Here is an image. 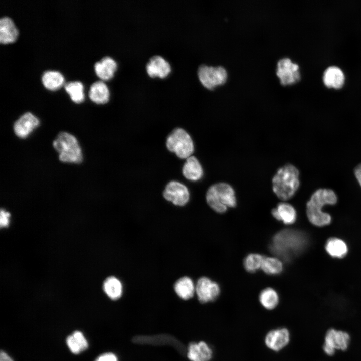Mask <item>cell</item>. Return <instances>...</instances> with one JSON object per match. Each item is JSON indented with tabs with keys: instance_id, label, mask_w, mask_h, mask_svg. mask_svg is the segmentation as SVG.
<instances>
[{
	"instance_id": "obj_25",
	"label": "cell",
	"mask_w": 361,
	"mask_h": 361,
	"mask_svg": "<svg viewBox=\"0 0 361 361\" xmlns=\"http://www.w3.org/2000/svg\"><path fill=\"white\" fill-rule=\"evenodd\" d=\"M103 289L107 296L113 300L119 299L123 292L121 282L114 276L109 277L105 280Z\"/></svg>"
},
{
	"instance_id": "obj_6",
	"label": "cell",
	"mask_w": 361,
	"mask_h": 361,
	"mask_svg": "<svg viewBox=\"0 0 361 361\" xmlns=\"http://www.w3.org/2000/svg\"><path fill=\"white\" fill-rule=\"evenodd\" d=\"M53 146L59 153L60 161L79 163L83 159L81 149L77 139L72 134L60 133L53 141Z\"/></svg>"
},
{
	"instance_id": "obj_31",
	"label": "cell",
	"mask_w": 361,
	"mask_h": 361,
	"mask_svg": "<svg viewBox=\"0 0 361 361\" xmlns=\"http://www.w3.org/2000/svg\"><path fill=\"white\" fill-rule=\"evenodd\" d=\"M264 259V257L260 254H250L244 259V268L249 272H255L261 268Z\"/></svg>"
},
{
	"instance_id": "obj_24",
	"label": "cell",
	"mask_w": 361,
	"mask_h": 361,
	"mask_svg": "<svg viewBox=\"0 0 361 361\" xmlns=\"http://www.w3.org/2000/svg\"><path fill=\"white\" fill-rule=\"evenodd\" d=\"M259 301L264 309L271 311L277 307L279 297L276 290L272 288H267L260 292Z\"/></svg>"
},
{
	"instance_id": "obj_21",
	"label": "cell",
	"mask_w": 361,
	"mask_h": 361,
	"mask_svg": "<svg viewBox=\"0 0 361 361\" xmlns=\"http://www.w3.org/2000/svg\"><path fill=\"white\" fill-rule=\"evenodd\" d=\"M109 96L108 87L103 81H96L91 85L89 90V96L95 103L105 104L108 101Z\"/></svg>"
},
{
	"instance_id": "obj_17",
	"label": "cell",
	"mask_w": 361,
	"mask_h": 361,
	"mask_svg": "<svg viewBox=\"0 0 361 361\" xmlns=\"http://www.w3.org/2000/svg\"><path fill=\"white\" fill-rule=\"evenodd\" d=\"M183 176L187 180L197 182L204 175V170L199 159L194 155L187 158L181 168Z\"/></svg>"
},
{
	"instance_id": "obj_28",
	"label": "cell",
	"mask_w": 361,
	"mask_h": 361,
	"mask_svg": "<svg viewBox=\"0 0 361 361\" xmlns=\"http://www.w3.org/2000/svg\"><path fill=\"white\" fill-rule=\"evenodd\" d=\"M41 78L44 86L50 90L58 89L64 82L63 75L57 71L48 70L45 71Z\"/></svg>"
},
{
	"instance_id": "obj_15",
	"label": "cell",
	"mask_w": 361,
	"mask_h": 361,
	"mask_svg": "<svg viewBox=\"0 0 361 361\" xmlns=\"http://www.w3.org/2000/svg\"><path fill=\"white\" fill-rule=\"evenodd\" d=\"M39 125V119L30 112L23 114L14 123L16 135L22 138L27 137Z\"/></svg>"
},
{
	"instance_id": "obj_16",
	"label": "cell",
	"mask_w": 361,
	"mask_h": 361,
	"mask_svg": "<svg viewBox=\"0 0 361 361\" xmlns=\"http://www.w3.org/2000/svg\"><path fill=\"white\" fill-rule=\"evenodd\" d=\"M146 70L149 76L163 78L168 75L171 67L169 63L162 56L154 55L149 59L146 64Z\"/></svg>"
},
{
	"instance_id": "obj_22",
	"label": "cell",
	"mask_w": 361,
	"mask_h": 361,
	"mask_svg": "<svg viewBox=\"0 0 361 361\" xmlns=\"http://www.w3.org/2000/svg\"><path fill=\"white\" fill-rule=\"evenodd\" d=\"M18 33V30L11 18L4 16L0 19V42L2 43L14 41Z\"/></svg>"
},
{
	"instance_id": "obj_2",
	"label": "cell",
	"mask_w": 361,
	"mask_h": 361,
	"mask_svg": "<svg viewBox=\"0 0 361 361\" xmlns=\"http://www.w3.org/2000/svg\"><path fill=\"white\" fill-rule=\"evenodd\" d=\"M299 186V171L291 164L280 168L272 179L273 191L278 198L283 201L291 198Z\"/></svg>"
},
{
	"instance_id": "obj_14",
	"label": "cell",
	"mask_w": 361,
	"mask_h": 361,
	"mask_svg": "<svg viewBox=\"0 0 361 361\" xmlns=\"http://www.w3.org/2000/svg\"><path fill=\"white\" fill-rule=\"evenodd\" d=\"M213 354L212 347L204 341L192 342L187 348L186 356L190 361H210Z\"/></svg>"
},
{
	"instance_id": "obj_20",
	"label": "cell",
	"mask_w": 361,
	"mask_h": 361,
	"mask_svg": "<svg viewBox=\"0 0 361 361\" xmlns=\"http://www.w3.org/2000/svg\"><path fill=\"white\" fill-rule=\"evenodd\" d=\"M117 67L114 59L105 56L94 64V69L97 76L102 80H108L114 75Z\"/></svg>"
},
{
	"instance_id": "obj_27",
	"label": "cell",
	"mask_w": 361,
	"mask_h": 361,
	"mask_svg": "<svg viewBox=\"0 0 361 361\" xmlns=\"http://www.w3.org/2000/svg\"><path fill=\"white\" fill-rule=\"evenodd\" d=\"M66 343L72 353L78 354L86 350L88 347V343L83 335L79 331H75L66 339Z\"/></svg>"
},
{
	"instance_id": "obj_19",
	"label": "cell",
	"mask_w": 361,
	"mask_h": 361,
	"mask_svg": "<svg viewBox=\"0 0 361 361\" xmlns=\"http://www.w3.org/2000/svg\"><path fill=\"white\" fill-rule=\"evenodd\" d=\"M323 81L328 88H341L344 84L345 75L342 70L337 66H330L324 71Z\"/></svg>"
},
{
	"instance_id": "obj_23",
	"label": "cell",
	"mask_w": 361,
	"mask_h": 361,
	"mask_svg": "<svg viewBox=\"0 0 361 361\" xmlns=\"http://www.w3.org/2000/svg\"><path fill=\"white\" fill-rule=\"evenodd\" d=\"M174 289L176 294L185 300L192 298L195 292V287L192 280L187 276L183 277L176 281Z\"/></svg>"
},
{
	"instance_id": "obj_7",
	"label": "cell",
	"mask_w": 361,
	"mask_h": 361,
	"mask_svg": "<svg viewBox=\"0 0 361 361\" xmlns=\"http://www.w3.org/2000/svg\"><path fill=\"white\" fill-rule=\"evenodd\" d=\"M136 344L152 346H169L173 347L182 355H186L187 348L177 338L169 334L139 335L132 338Z\"/></svg>"
},
{
	"instance_id": "obj_11",
	"label": "cell",
	"mask_w": 361,
	"mask_h": 361,
	"mask_svg": "<svg viewBox=\"0 0 361 361\" xmlns=\"http://www.w3.org/2000/svg\"><path fill=\"white\" fill-rule=\"evenodd\" d=\"M349 334L344 331L329 329L325 336L323 349L328 355H333L336 350L345 351L348 348L350 342Z\"/></svg>"
},
{
	"instance_id": "obj_5",
	"label": "cell",
	"mask_w": 361,
	"mask_h": 361,
	"mask_svg": "<svg viewBox=\"0 0 361 361\" xmlns=\"http://www.w3.org/2000/svg\"><path fill=\"white\" fill-rule=\"evenodd\" d=\"M166 149L179 159H186L195 151L194 141L189 132L182 127L174 128L165 139Z\"/></svg>"
},
{
	"instance_id": "obj_13",
	"label": "cell",
	"mask_w": 361,
	"mask_h": 361,
	"mask_svg": "<svg viewBox=\"0 0 361 361\" xmlns=\"http://www.w3.org/2000/svg\"><path fill=\"white\" fill-rule=\"evenodd\" d=\"M198 299L201 303L215 301L220 293L219 285L209 278L203 277L199 278L195 287Z\"/></svg>"
},
{
	"instance_id": "obj_18",
	"label": "cell",
	"mask_w": 361,
	"mask_h": 361,
	"mask_svg": "<svg viewBox=\"0 0 361 361\" xmlns=\"http://www.w3.org/2000/svg\"><path fill=\"white\" fill-rule=\"evenodd\" d=\"M271 213L276 220L286 225L294 223L297 218L295 208L291 204L285 202L279 203L276 208L272 210Z\"/></svg>"
},
{
	"instance_id": "obj_32",
	"label": "cell",
	"mask_w": 361,
	"mask_h": 361,
	"mask_svg": "<svg viewBox=\"0 0 361 361\" xmlns=\"http://www.w3.org/2000/svg\"><path fill=\"white\" fill-rule=\"evenodd\" d=\"M10 214L5 210H1L0 225L2 228L8 226L10 222Z\"/></svg>"
},
{
	"instance_id": "obj_34",
	"label": "cell",
	"mask_w": 361,
	"mask_h": 361,
	"mask_svg": "<svg viewBox=\"0 0 361 361\" xmlns=\"http://www.w3.org/2000/svg\"><path fill=\"white\" fill-rule=\"evenodd\" d=\"M354 174L358 184L361 187V163L355 168Z\"/></svg>"
},
{
	"instance_id": "obj_3",
	"label": "cell",
	"mask_w": 361,
	"mask_h": 361,
	"mask_svg": "<svg viewBox=\"0 0 361 361\" xmlns=\"http://www.w3.org/2000/svg\"><path fill=\"white\" fill-rule=\"evenodd\" d=\"M301 234L296 231L284 229L276 234L272 239L270 249L271 252L285 260H289L298 253L303 245Z\"/></svg>"
},
{
	"instance_id": "obj_8",
	"label": "cell",
	"mask_w": 361,
	"mask_h": 361,
	"mask_svg": "<svg viewBox=\"0 0 361 361\" xmlns=\"http://www.w3.org/2000/svg\"><path fill=\"white\" fill-rule=\"evenodd\" d=\"M197 74L201 84L210 90L224 84L228 78L227 70L221 66L214 67L202 64L198 67Z\"/></svg>"
},
{
	"instance_id": "obj_4",
	"label": "cell",
	"mask_w": 361,
	"mask_h": 361,
	"mask_svg": "<svg viewBox=\"0 0 361 361\" xmlns=\"http://www.w3.org/2000/svg\"><path fill=\"white\" fill-rule=\"evenodd\" d=\"M208 205L215 212L225 213L228 208L236 205V198L233 188L226 183H218L210 186L206 194Z\"/></svg>"
},
{
	"instance_id": "obj_12",
	"label": "cell",
	"mask_w": 361,
	"mask_h": 361,
	"mask_svg": "<svg viewBox=\"0 0 361 361\" xmlns=\"http://www.w3.org/2000/svg\"><path fill=\"white\" fill-rule=\"evenodd\" d=\"M276 74L281 84L286 86L298 82L301 78L298 65L289 58H283L277 64Z\"/></svg>"
},
{
	"instance_id": "obj_9",
	"label": "cell",
	"mask_w": 361,
	"mask_h": 361,
	"mask_svg": "<svg viewBox=\"0 0 361 361\" xmlns=\"http://www.w3.org/2000/svg\"><path fill=\"white\" fill-rule=\"evenodd\" d=\"M291 333L288 328L282 326L268 330L263 337L266 347L275 352H280L285 349L291 341Z\"/></svg>"
},
{
	"instance_id": "obj_30",
	"label": "cell",
	"mask_w": 361,
	"mask_h": 361,
	"mask_svg": "<svg viewBox=\"0 0 361 361\" xmlns=\"http://www.w3.org/2000/svg\"><path fill=\"white\" fill-rule=\"evenodd\" d=\"M261 268L267 274L277 275L282 272L283 264L277 258L264 257Z\"/></svg>"
},
{
	"instance_id": "obj_35",
	"label": "cell",
	"mask_w": 361,
	"mask_h": 361,
	"mask_svg": "<svg viewBox=\"0 0 361 361\" xmlns=\"http://www.w3.org/2000/svg\"><path fill=\"white\" fill-rule=\"evenodd\" d=\"M0 361H13L12 359L4 351L0 353Z\"/></svg>"
},
{
	"instance_id": "obj_10",
	"label": "cell",
	"mask_w": 361,
	"mask_h": 361,
	"mask_svg": "<svg viewBox=\"0 0 361 361\" xmlns=\"http://www.w3.org/2000/svg\"><path fill=\"white\" fill-rule=\"evenodd\" d=\"M163 197L167 201L178 206H184L190 200L189 188L177 180H171L167 183L162 191Z\"/></svg>"
},
{
	"instance_id": "obj_29",
	"label": "cell",
	"mask_w": 361,
	"mask_h": 361,
	"mask_svg": "<svg viewBox=\"0 0 361 361\" xmlns=\"http://www.w3.org/2000/svg\"><path fill=\"white\" fill-rule=\"evenodd\" d=\"M64 87L72 101L76 103H80L83 100L84 97L83 86L80 81H74L68 82L65 84Z\"/></svg>"
},
{
	"instance_id": "obj_1",
	"label": "cell",
	"mask_w": 361,
	"mask_h": 361,
	"mask_svg": "<svg viewBox=\"0 0 361 361\" xmlns=\"http://www.w3.org/2000/svg\"><path fill=\"white\" fill-rule=\"evenodd\" d=\"M337 201V195L332 189L320 188L314 191L306 203V214L310 223L318 227L330 224L331 217L322 209L326 205L335 204Z\"/></svg>"
},
{
	"instance_id": "obj_33",
	"label": "cell",
	"mask_w": 361,
	"mask_h": 361,
	"mask_svg": "<svg viewBox=\"0 0 361 361\" xmlns=\"http://www.w3.org/2000/svg\"><path fill=\"white\" fill-rule=\"evenodd\" d=\"M95 361H118V359L115 354L111 352H107L99 356Z\"/></svg>"
},
{
	"instance_id": "obj_26",
	"label": "cell",
	"mask_w": 361,
	"mask_h": 361,
	"mask_svg": "<svg viewBox=\"0 0 361 361\" xmlns=\"http://www.w3.org/2000/svg\"><path fill=\"white\" fill-rule=\"evenodd\" d=\"M325 247L328 254L335 258H342L348 252L346 244L344 241L337 238L329 239L325 244Z\"/></svg>"
}]
</instances>
